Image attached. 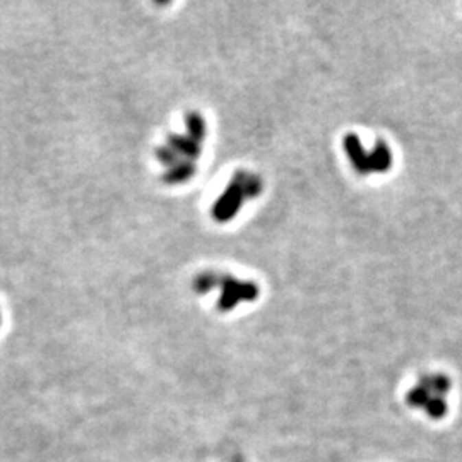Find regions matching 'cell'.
<instances>
[{
    "instance_id": "obj_1",
    "label": "cell",
    "mask_w": 462,
    "mask_h": 462,
    "mask_svg": "<svg viewBox=\"0 0 462 462\" xmlns=\"http://www.w3.org/2000/svg\"><path fill=\"white\" fill-rule=\"evenodd\" d=\"M262 192V182L259 176L250 175V173L240 172L233 176V180L224 189L223 196L218 199L213 207V218L220 223L230 221L233 216L240 211L243 200L257 197Z\"/></svg>"
},
{
    "instance_id": "obj_2",
    "label": "cell",
    "mask_w": 462,
    "mask_h": 462,
    "mask_svg": "<svg viewBox=\"0 0 462 462\" xmlns=\"http://www.w3.org/2000/svg\"><path fill=\"white\" fill-rule=\"evenodd\" d=\"M220 284L223 288L220 303H218L221 312L233 310L240 301H252L259 297V286L249 281H236L231 276H223Z\"/></svg>"
},
{
    "instance_id": "obj_3",
    "label": "cell",
    "mask_w": 462,
    "mask_h": 462,
    "mask_svg": "<svg viewBox=\"0 0 462 462\" xmlns=\"http://www.w3.org/2000/svg\"><path fill=\"white\" fill-rule=\"evenodd\" d=\"M168 148L176 152V156H183L187 161H196L200 156V144L190 139L189 135H170Z\"/></svg>"
},
{
    "instance_id": "obj_4",
    "label": "cell",
    "mask_w": 462,
    "mask_h": 462,
    "mask_svg": "<svg viewBox=\"0 0 462 462\" xmlns=\"http://www.w3.org/2000/svg\"><path fill=\"white\" fill-rule=\"evenodd\" d=\"M194 173H196V165L192 161H178L163 175V180L170 183V185H178V183L189 182L194 176Z\"/></svg>"
},
{
    "instance_id": "obj_5",
    "label": "cell",
    "mask_w": 462,
    "mask_h": 462,
    "mask_svg": "<svg viewBox=\"0 0 462 462\" xmlns=\"http://www.w3.org/2000/svg\"><path fill=\"white\" fill-rule=\"evenodd\" d=\"M421 387H425L433 397H443L447 392L450 391V380L446 375H425V377L419 378L418 382Z\"/></svg>"
},
{
    "instance_id": "obj_6",
    "label": "cell",
    "mask_w": 462,
    "mask_h": 462,
    "mask_svg": "<svg viewBox=\"0 0 462 462\" xmlns=\"http://www.w3.org/2000/svg\"><path fill=\"white\" fill-rule=\"evenodd\" d=\"M185 122H187V135L200 144V142L204 141V137H206V120H204L203 115H199L197 112H190L189 115L185 117Z\"/></svg>"
},
{
    "instance_id": "obj_7",
    "label": "cell",
    "mask_w": 462,
    "mask_h": 462,
    "mask_svg": "<svg viewBox=\"0 0 462 462\" xmlns=\"http://www.w3.org/2000/svg\"><path fill=\"white\" fill-rule=\"evenodd\" d=\"M432 397H433V395L430 394V392L426 391L425 387H421V385L418 384L408 392V395H406V402H408L411 408H423V409H425V406L428 404V401Z\"/></svg>"
},
{
    "instance_id": "obj_8",
    "label": "cell",
    "mask_w": 462,
    "mask_h": 462,
    "mask_svg": "<svg viewBox=\"0 0 462 462\" xmlns=\"http://www.w3.org/2000/svg\"><path fill=\"white\" fill-rule=\"evenodd\" d=\"M220 283H221L220 276H216V274H213V273H204L197 277L196 283H194V288H196L197 293L204 294V293H207V291L213 290V288Z\"/></svg>"
},
{
    "instance_id": "obj_9",
    "label": "cell",
    "mask_w": 462,
    "mask_h": 462,
    "mask_svg": "<svg viewBox=\"0 0 462 462\" xmlns=\"http://www.w3.org/2000/svg\"><path fill=\"white\" fill-rule=\"evenodd\" d=\"M447 402L443 397H432L428 401V404L425 406V411L430 418L440 419L447 415Z\"/></svg>"
},
{
    "instance_id": "obj_10",
    "label": "cell",
    "mask_w": 462,
    "mask_h": 462,
    "mask_svg": "<svg viewBox=\"0 0 462 462\" xmlns=\"http://www.w3.org/2000/svg\"><path fill=\"white\" fill-rule=\"evenodd\" d=\"M156 156H158L159 161L165 163V165L170 166V168H172L173 165H176V163H178V156H176V152L173 151L172 148H168V146H166V148H158V149H156Z\"/></svg>"
}]
</instances>
